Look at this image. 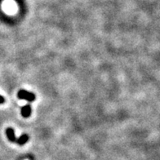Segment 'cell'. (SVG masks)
Wrapping results in <instances>:
<instances>
[{"instance_id": "obj_1", "label": "cell", "mask_w": 160, "mask_h": 160, "mask_svg": "<svg viewBox=\"0 0 160 160\" xmlns=\"http://www.w3.org/2000/svg\"><path fill=\"white\" fill-rule=\"evenodd\" d=\"M17 96L19 99L26 100V101H28L30 102L34 101L35 100V94L32 92H30L26 91V90H21V91H19Z\"/></svg>"}, {"instance_id": "obj_2", "label": "cell", "mask_w": 160, "mask_h": 160, "mask_svg": "<svg viewBox=\"0 0 160 160\" xmlns=\"http://www.w3.org/2000/svg\"><path fill=\"white\" fill-rule=\"evenodd\" d=\"M6 134H7V138H8L9 141H12V142L17 143L18 138H16V137L15 136V132H14L13 128H7Z\"/></svg>"}, {"instance_id": "obj_3", "label": "cell", "mask_w": 160, "mask_h": 160, "mask_svg": "<svg viewBox=\"0 0 160 160\" xmlns=\"http://www.w3.org/2000/svg\"><path fill=\"white\" fill-rule=\"evenodd\" d=\"M31 106L30 104H27L25 106H23L21 108V115L22 117L26 118H29L31 116Z\"/></svg>"}, {"instance_id": "obj_4", "label": "cell", "mask_w": 160, "mask_h": 160, "mask_svg": "<svg viewBox=\"0 0 160 160\" xmlns=\"http://www.w3.org/2000/svg\"><path fill=\"white\" fill-rule=\"evenodd\" d=\"M5 101V99L2 97V96H0V104H2V103H4Z\"/></svg>"}]
</instances>
